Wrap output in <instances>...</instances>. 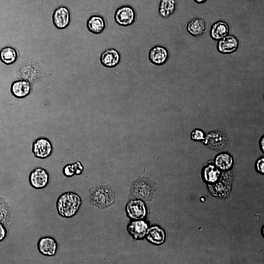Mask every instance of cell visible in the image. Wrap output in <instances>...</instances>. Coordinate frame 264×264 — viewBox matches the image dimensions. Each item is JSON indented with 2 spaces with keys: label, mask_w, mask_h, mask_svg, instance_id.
<instances>
[{
  "label": "cell",
  "mask_w": 264,
  "mask_h": 264,
  "mask_svg": "<svg viewBox=\"0 0 264 264\" xmlns=\"http://www.w3.org/2000/svg\"><path fill=\"white\" fill-rule=\"evenodd\" d=\"M89 201L95 207L105 209L115 203V194L111 186L109 184L91 187L89 189Z\"/></svg>",
  "instance_id": "6da1fadb"
},
{
  "label": "cell",
  "mask_w": 264,
  "mask_h": 264,
  "mask_svg": "<svg viewBox=\"0 0 264 264\" xmlns=\"http://www.w3.org/2000/svg\"><path fill=\"white\" fill-rule=\"evenodd\" d=\"M82 204L81 197L73 192H66L61 194L56 201V209L58 214L65 218L74 216Z\"/></svg>",
  "instance_id": "7a4b0ae2"
},
{
  "label": "cell",
  "mask_w": 264,
  "mask_h": 264,
  "mask_svg": "<svg viewBox=\"0 0 264 264\" xmlns=\"http://www.w3.org/2000/svg\"><path fill=\"white\" fill-rule=\"evenodd\" d=\"M155 191L154 182L149 177L141 176L132 182L129 198L130 199H139L144 201H150Z\"/></svg>",
  "instance_id": "3957f363"
},
{
  "label": "cell",
  "mask_w": 264,
  "mask_h": 264,
  "mask_svg": "<svg viewBox=\"0 0 264 264\" xmlns=\"http://www.w3.org/2000/svg\"><path fill=\"white\" fill-rule=\"evenodd\" d=\"M24 62L18 70V74L22 79L31 83H37L44 76V71L38 62Z\"/></svg>",
  "instance_id": "277c9868"
},
{
  "label": "cell",
  "mask_w": 264,
  "mask_h": 264,
  "mask_svg": "<svg viewBox=\"0 0 264 264\" xmlns=\"http://www.w3.org/2000/svg\"><path fill=\"white\" fill-rule=\"evenodd\" d=\"M233 182V174L225 172L221 174L220 180L215 184L208 185L210 193L214 197L223 198L230 194Z\"/></svg>",
  "instance_id": "5b68a950"
},
{
  "label": "cell",
  "mask_w": 264,
  "mask_h": 264,
  "mask_svg": "<svg viewBox=\"0 0 264 264\" xmlns=\"http://www.w3.org/2000/svg\"><path fill=\"white\" fill-rule=\"evenodd\" d=\"M125 211L131 220H143L147 214L145 201L139 199H130L126 205Z\"/></svg>",
  "instance_id": "8992f818"
},
{
  "label": "cell",
  "mask_w": 264,
  "mask_h": 264,
  "mask_svg": "<svg viewBox=\"0 0 264 264\" xmlns=\"http://www.w3.org/2000/svg\"><path fill=\"white\" fill-rule=\"evenodd\" d=\"M53 151L52 144L46 137L38 138L32 143V152L37 158L46 159L51 155Z\"/></svg>",
  "instance_id": "52a82bcc"
},
{
  "label": "cell",
  "mask_w": 264,
  "mask_h": 264,
  "mask_svg": "<svg viewBox=\"0 0 264 264\" xmlns=\"http://www.w3.org/2000/svg\"><path fill=\"white\" fill-rule=\"evenodd\" d=\"M50 177V174L46 170L42 167H37L30 173L28 178L32 187L36 189H41L47 186Z\"/></svg>",
  "instance_id": "ba28073f"
},
{
  "label": "cell",
  "mask_w": 264,
  "mask_h": 264,
  "mask_svg": "<svg viewBox=\"0 0 264 264\" xmlns=\"http://www.w3.org/2000/svg\"><path fill=\"white\" fill-rule=\"evenodd\" d=\"M203 143L214 150L221 151L227 147L228 141L224 133L220 131H213L207 134Z\"/></svg>",
  "instance_id": "9c48e42d"
},
{
  "label": "cell",
  "mask_w": 264,
  "mask_h": 264,
  "mask_svg": "<svg viewBox=\"0 0 264 264\" xmlns=\"http://www.w3.org/2000/svg\"><path fill=\"white\" fill-rule=\"evenodd\" d=\"M136 14L133 8L129 5L118 8L114 14L115 22L122 26H128L134 22Z\"/></svg>",
  "instance_id": "30bf717a"
},
{
  "label": "cell",
  "mask_w": 264,
  "mask_h": 264,
  "mask_svg": "<svg viewBox=\"0 0 264 264\" xmlns=\"http://www.w3.org/2000/svg\"><path fill=\"white\" fill-rule=\"evenodd\" d=\"M37 248L39 252L45 256H55L58 250V243L50 236L41 237L38 241Z\"/></svg>",
  "instance_id": "8fae6325"
},
{
  "label": "cell",
  "mask_w": 264,
  "mask_h": 264,
  "mask_svg": "<svg viewBox=\"0 0 264 264\" xmlns=\"http://www.w3.org/2000/svg\"><path fill=\"white\" fill-rule=\"evenodd\" d=\"M149 228L148 223L144 220H131L127 225V231L133 239H143Z\"/></svg>",
  "instance_id": "7c38bea8"
},
{
  "label": "cell",
  "mask_w": 264,
  "mask_h": 264,
  "mask_svg": "<svg viewBox=\"0 0 264 264\" xmlns=\"http://www.w3.org/2000/svg\"><path fill=\"white\" fill-rule=\"evenodd\" d=\"M53 22L55 26L60 29L67 27L70 22V14L68 9L65 6L56 8L52 15Z\"/></svg>",
  "instance_id": "4fadbf2b"
},
{
  "label": "cell",
  "mask_w": 264,
  "mask_h": 264,
  "mask_svg": "<svg viewBox=\"0 0 264 264\" xmlns=\"http://www.w3.org/2000/svg\"><path fill=\"white\" fill-rule=\"evenodd\" d=\"M31 89V83L22 79L13 82L10 88V91L12 95L18 99L27 97L30 94Z\"/></svg>",
  "instance_id": "5bb4252c"
},
{
  "label": "cell",
  "mask_w": 264,
  "mask_h": 264,
  "mask_svg": "<svg viewBox=\"0 0 264 264\" xmlns=\"http://www.w3.org/2000/svg\"><path fill=\"white\" fill-rule=\"evenodd\" d=\"M239 44V41L235 36L228 34L218 41L217 47L221 53L230 54L238 49Z\"/></svg>",
  "instance_id": "9a60e30c"
},
{
  "label": "cell",
  "mask_w": 264,
  "mask_h": 264,
  "mask_svg": "<svg viewBox=\"0 0 264 264\" xmlns=\"http://www.w3.org/2000/svg\"><path fill=\"white\" fill-rule=\"evenodd\" d=\"M148 56L149 60L152 64L161 66L168 60L169 51L166 47L157 45L150 49Z\"/></svg>",
  "instance_id": "2e32d148"
},
{
  "label": "cell",
  "mask_w": 264,
  "mask_h": 264,
  "mask_svg": "<svg viewBox=\"0 0 264 264\" xmlns=\"http://www.w3.org/2000/svg\"><path fill=\"white\" fill-rule=\"evenodd\" d=\"M120 60V53L115 48L107 49L102 53L100 57L101 64L108 68L116 66Z\"/></svg>",
  "instance_id": "e0dca14e"
},
{
  "label": "cell",
  "mask_w": 264,
  "mask_h": 264,
  "mask_svg": "<svg viewBox=\"0 0 264 264\" xmlns=\"http://www.w3.org/2000/svg\"><path fill=\"white\" fill-rule=\"evenodd\" d=\"M145 238L149 242L154 245H159L164 242L166 233L161 227L153 225L148 228Z\"/></svg>",
  "instance_id": "ac0fdd59"
},
{
  "label": "cell",
  "mask_w": 264,
  "mask_h": 264,
  "mask_svg": "<svg viewBox=\"0 0 264 264\" xmlns=\"http://www.w3.org/2000/svg\"><path fill=\"white\" fill-rule=\"evenodd\" d=\"M87 26L91 33L94 34H99L105 29L106 22L102 16L94 15L88 20Z\"/></svg>",
  "instance_id": "d6986e66"
},
{
  "label": "cell",
  "mask_w": 264,
  "mask_h": 264,
  "mask_svg": "<svg viewBox=\"0 0 264 264\" xmlns=\"http://www.w3.org/2000/svg\"><path fill=\"white\" fill-rule=\"evenodd\" d=\"M206 29L205 20L200 18H195L190 20L187 25V30L191 35L199 37L202 35Z\"/></svg>",
  "instance_id": "ffe728a7"
},
{
  "label": "cell",
  "mask_w": 264,
  "mask_h": 264,
  "mask_svg": "<svg viewBox=\"0 0 264 264\" xmlns=\"http://www.w3.org/2000/svg\"><path fill=\"white\" fill-rule=\"evenodd\" d=\"M229 32V26L224 21H220L215 22L211 26L210 35L211 37L215 41H219L225 36Z\"/></svg>",
  "instance_id": "44dd1931"
},
{
  "label": "cell",
  "mask_w": 264,
  "mask_h": 264,
  "mask_svg": "<svg viewBox=\"0 0 264 264\" xmlns=\"http://www.w3.org/2000/svg\"><path fill=\"white\" fill-rule=\"evenodd\" d=\"M18 54L15 48L11 46H6L0 51V59L6 65H12L18 59Z\"/></svg>",
  "instance_id": "7402d4cb"
},
{
  "label": "cell",
  "mask_w": 264,
  "mask_h": 264,
  "mask_svg": "<svg viewBox=\"0 0 264 264\" xmlns=\"http://www.w3.org/2000/svg\"><path fill=\"white\" fill-rule=\"evenodd\" d=\"M175 0H161L158 8L159 15L163 18H167L173 14L176 9Z\"/></svg>",
  "instance_id": "603a6c76"
},
{
  "label": "cell",
  "mask_w": 264,
  "mask_h": 264,
  "mask_svg": "<svg viewBox=\"0 0 264 264\" xmlns=\"http://www.w3.org/2000/svg\"><path fill=\"white\" fill-rule=\"evenodd\" d=\"M215 163L216 167L221 170L226 171L231 168L233 164V159L229 154L222 153L215 158Z\"/></svg>",
  "instance_id": "cb8c5ba5"
},
{
  "label": "cell",
  "mask_w": 264,
  "mask_h": 264,
  "mask_svg": "<svg viewBox=\"0 0 264 264\" xmlns=\"http://www.w3.org/2000/svg\"><path fill=\"white\" fill-rule=\"evenodd\" d=\"M12 213L10 204L4 198H0V223L8 224L10 220Z\"/></svg>",
  "instance_id": "d4e9b609"
},
{
  "label": "cell",
  "mask_w": 264,
  "mask_h": 264,
  "mask_svg": "<svg viewBox=\"0 0 264 264\" xmlns=\"http://www.w3.org/2000/svg\"><path fill=\"white\" fill-rule=\"evenodd\" d=\"M203 176L204 180L207 182L214 183L220 178V172L217 167L209 165L204 169Z\"/></svg>",
  "instance_id": "484cf974"
},
{
  "label": "cell",
  "mask_w": 264,
  "mask_h": 264,
  "mask_svg": "<svg viewBox=\"0 0 264 264\" xmlns=\"http://www.w3.org/2000/svg\"><path fill=\"white\" fill-rule=\"evenodd\" d=\"M84 171V167L80 161L68 164L63 169V174L66 177H71L74 175H80Z\"/></svg>",
  "instance_id": "4316f807"
},
{
  "label": "cell",
  "mask_w": 264,
  "mask_h": 264,
  "mask_svg": "<svg viewBox=\"0 0 264 264\" xmlns=\"http://www.w3.org/2000/svg\"><path fill=\"white\" fill-rule=\"evenodd\" d=\"M191 138L194 140H203L205 138L204 132L199 129H195L191 133Z\"/></svg>",
  "instance_id": "83f0119b"
},
{
  "label": "cell",
  "mask_w": 264,
  "mask_h": 264,
  "mask_svg": "<svg viewBox=\"0 0 264 264\" xmlns=\"http://www.w3.org/2000/svg\"><path fill=\"white\" fill-rule=\"evenodd\" d=\"M7 236V230L4 224L0 223V242L5 239Z\"/></svg>",
  "instance_id": "f1b7e54d"
},
{
  "label": "cell",
  "mask_w": 264,
  "mask_h": 264,
  "mask_svg": "<svg viewBox=\"0 0 264 264\" xmlns=\"http://www.w3.org/2000/svg\"><path fill=\"white\" fill-rule=\"evenodd\" d=\"M256 166L258 171L261 173L264 172V158H261L259 159L256 164Z\"/></svg>",
  "instance_id": "f546056e"
},
{
  "label": "cell",
  "mask_w": 264,
  "mask_h": 264,
  "mask_svg": "<svg viewBox=\"0 0 264 264\" xmlns=\"http://www.w3.org/2000/svg\"><path fill=\"white\" fill-rule=\"evenodd\" d=\"M206 0H195L198 3H203Z\"/></svg>",
  "instance_id": "4dcf8cb0"
}]
</instances>
